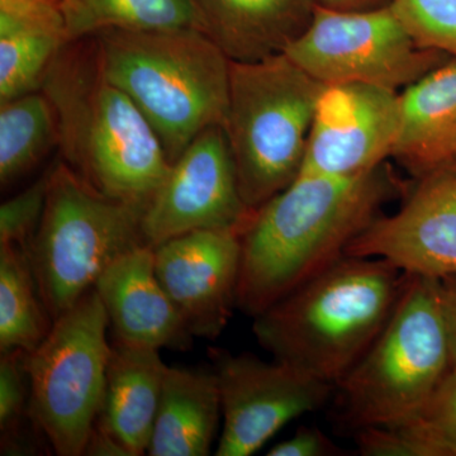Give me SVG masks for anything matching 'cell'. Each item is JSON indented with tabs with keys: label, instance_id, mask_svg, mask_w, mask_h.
Wrapping results in <instances>:
<instances>
[{
	"label": "cell",
	"instance_id": "6da1fadb",
	"mask_svg": "<svg viewBox=\"0 0 456 456\" xmlns=\"http://www.w3.org/2000/svg\"><path fill=\"white\" fill-rule=\"evenodd\" d=\"M399 189L382 165L358 175L294 180L240 235L237 308L254 318L330 268Z\"/></svg>",
	"mask_w": 456,
	"mask_h": 456
},
{
	"label": "cell",
	"instance_id": "7a4b0ae2",
	"mask_svg": "<svg viewBox=\"0 0 456 456\" xmlns=\"http://www.w3.org/2000/svg\"><path fill=\"white\" fill-rule=\"evenodd\" d=\"M41 90L55 110L62 161L104 196L146 211L171 164L139 108L104 75L92 37L62 47Z\"/></svg>",
	"mask_w": 456,
	"mask_h": 456
},
{
	"label": "cell",
	"instance_id": "3957f363",
	"mask_svg": "<svg viewBox=\"0 0 456 456\" xmlns=\"http://www.w3.org/2000/svg\"><path fill=\"white\" fill-rule=\"evenodd\" d=\"M407 274L380 257L347 256L254 317L277 362L336 386L395 310Z\"/></svg>",
	"mask_w": 456,
	"mask_h": 456
},
{
	"label": "cell",
	"instance_id": "277c9868",
	"mask_svg": "<svg viewBox=\"0 0 456 456\" xmlns=\"http://www.w3.org/2000/svg\"><path fill=\"white\" fill-rule=\"evenodd\" d=\"M104 75L132 99L175 163L226 117L231 60L200 29L90 36Z\"/></svg>",
	"mask_w": 456,
	"mask_h": 456
},
{
	"label": "cell",
	"instance_id": "5b68a950",
	"mask_svg": "<svg viewBox=\"0 0 456 456\" xmlns=\"http://www.w3.org/2000/svg\"><path fill=\"white\" fill-rule=\"evenodd\" d=\"M450 369L439 279L407 274L382 331L335 386L340 422L354 432L407 424L424 412Z\"/></svg>",
	"mask_w": 456,
	"mask_h": 456
},
{
	"label": "cell",
	"instance_id": "8992f818",
	"mask_svg": "<svg viewBox=\"0 0 456 456\" xmlns=\"http://www.w3.org/2000/svg\"><path fill=\"white\" fill-rule=\"evenodd\" d=\"M323 86L285 53L231 61L222 127L240 193L253 211L298 178Z\"/></svg>",
	"mask_w": 456,
	"mask_h": 456
},
{
	"label": "cell",
	"instance_id": "52a82bcc",
	"mask_svg": "<svg viewBox=\"0 0 456 456\" xmlns=\"http://www.w3.org/2000/svg\"><path fill=\"white\" fill-rule=\"evenodd\" d=\"M143 215L140 207L102 194L64 161L51 167L46 206L28 255L53 321L92 290L114 260L147 245Z\"/></svg>",
	"mask_w": 456,
	"mask_h": 456
},
{
	"label": "cell",
	"instance_id": "ba28073f",
	"mask_svg": "<svg viewBox=\"0 0 456 456\" xmlns=\"http://www.w3.org/2000/svg\"><path fill=\"white\" fill-rule=\"evenodd\" d=\"M108 326L107 312L93 288L27 353L32 419L56 455H84L106 388Z\"/></svg>",
	"mask_w": 456,
	"mask_h": 456
},
{
	"label": "cell",
	"instance_id": "9c48e42d",
	"mask_svg": "<svg viewBox=\"0 0 456 456\" xmlns=\"http://www.w3.org/2000/svg\"><path fill=\"white\" fill-rule=\"evenodd\" d=\"M285 55L323 86L367 83L397 92L450 59L419 46L391 5L342 12L317 4Z\"/></svg>",
	"mask_w": 456,
	"mask_h": 456
},
{
	"label": "cell",
	"instance_id": "30bf717a",
	"mask_svg": "<svg viewBox=\"0 0 456 456\" xmlns=\"http://www.w3.org/2000/svg\"><path fill=\"white\" fill-rule=\"evenodd\" d=\"M220 389L224 428L218 456H250L285 425L320 410L335 386L284 362L253 354L209 351Z\"/></svg>",
	"mask_w": 456,
	"mask_h": 456
},
{
	"label": "cell",
	"instance_id": "8fae6325",
	"mask_svg": "<svg viewBox=\"0 0 456 456\" xmlns=\"http://www.w3.org/2000/svg\"><path fill=\"white\" fill-rule=\"evenodd\" d=\"M254 212L240 193L224 127L212 126L171 164L143 215V239L155 248L191 231L242 232Z\"/></svg>",
	"mask_w": 456,
	"mask_h": 456
},
{
	"label": "cell",
	"instance_id": "7c38bea8",
	"mask_svg": "<svg viewBox=\"0 0 456 456\" xmlns=\"http://www.w3.org/2000/svg\"><path fill=\"white\" fill-rule=\"evenodd\" d=\"M399 93L367 83L323 86L314 108L299 176H353L391 158Z\"/></svg>",
	"mask_w": 456,
	"mask_h": 456
},
{
	"label": "cell",
	"instance_id": "4fadbf2b",
	"mask_svg": "<svg viewBox=\"0 0 456 456\" xmlns=\"http://www.w3.org/2000/svg\"><path fill=\"white\" fill-rule=\"evenodd\" d=\"M345 255L380 257L410 275H456V163L417 178L399 211L378 216Z\"/></svg>",
	"mask_w": 456,
	"mask_h": 456
},
{
	"label": "cell",
	"instance_id": "5bb4252c",
	"mask_svg": "<svg viewBox=\"0 0 456 456\" xmlns=\"http://www.w3.org/2000/svg\"><path fill=\"white\" fill-rule=\"evenodd\" d=\"M240 231H191L155 246V272L193 338L216 340L237 308Z\"/></svg>",
	"mask_w": 456,
	"mask_h": 456
},
{
	"label": "cell",
	"instance_id": "9a60e30c",
	"mask_svg": "<svg viewBox=\"0 0 456 456\" xmlns=\"http://www.w3.org/2000/svg\"><path fill=\"white\" fill-rule=\"evenodd\" d=\"M94 288L117 341L156 350L191 346L193 336L156 277L152 246H137L114 260Z\"/></svg>",
	"mask_w": 456,
	"mask_h": 456
},
{
	"label": "cell",
	"instance_id": "2e32d148",
	"mask_svg": "<svg viewBox=\"0 0 456 456\" xmlns=\"http://www.w3.org/2000/svg\"><path fill=\"white\" fill-rule=\"evenodd\" d=\"M391 158L415 178L456 163V57L399 94V125Z\"/></svg>",
	"mask_w": 456,
	"mask_h": 456
},
{
	"label": "cell",
	"instance_id": "e0dca14e",
	"mask_svg": "<svg viewBox=\"0 0 456 456\" xmlns=\"http://www.w3.org/2000/svg\"><path fill=\"white\" fill-rule=\"evenodd\" d=\"M204 33L231 61L285 53L311 25L316 0H196Z\"/></svg>",
	"mask_w": 456,
	"mask_h": 456
},
{
	"label": "cell",
	"instance_id": "ac0fdd59",
	"mask_svg": "<svg viewBox=\"0 0 456 456\" xmlns=\"http://www.w3.org/2000/svg\"><path fill=\"white\" fill-rule=\"evenodd\" d=\"M167 365L159 350L114 341L108 359L106 388L95 425L128 456L147 454Z\"/></svg>",
	"mask_w": 456,
	"mask_h": 456
},
{
	"label": "cell",
	"instance_id": "d6986e66",
	"mask_svg": "<svg viewBox=\"0 0 456 456\" xmlns=\"http://www.w3.org/2000/svg\"><path fill=\"white\" fill-rule=\"evenodd\" d=\"M222 419L215 371L170 368L165 373L150 456H206Z\"/></svg>",
	"mask_w": 456,
	"mask_h": 456
},
{
	"label": "cell",
	"instance_id": "ffe728a7",
	"mask_svg": "<svg viewBox=\"0 0 456 456\" xmlns=\"http://www.w3.org/2000/svg\"><path fill=\"white\" fill-rule=\"evenodd\" d=\"M61 8L70 41L107 29L204 32L196 0H62Z\"/></svg>",
	"mask_w": 456,
	"mask_h": 456
},
{
	"label": "cell",
	"instance_id": "44dd1931",
	"mask_svg": "<svg viewBox=\"0 0 456 456\" xmlns=\"http://www.w3.org/2000/svg\"><path fill=\"white\" fill-rule=\"evenodd\" d=\"M53 325L28 251L18 245L0 244V353H31Z\"/></svg>",
	"mask_w": 456,
	"mask_h": 456
},
{
	"label": "cell",
	"instance_id": "7402d4cb",
	"mask_svg": "<svg viewBox=\"0 0 456 456\" xmlns=\"http://www.w3.org/2000/svg\"><path fill=\"white\" fill-rule=\"evenodd\" d=\"M59 146L55 110L42 90L0 102V183L5 188Z\"/></svg>",
	"mask_w": 456,
	"mask_h": 456
},
{
	"label": "cell",
	"instance_id": "603a6c76",
	"mask_svg": "<svg viewBox=\"0 0 456 456\" xmlns=\"http://www.w3.org/2000/svg\"><path fill=\"white\" fill-rule=\"evenodd\" d=\"M66 33L0 13V102L40 90Z\"/></svg>",
	"mask_w": 456,
	"mask_h": 456
},
{
	"label": "cell",
	"instance_id": "cb8c5ba5",
	"mask_svg": "<svg viewBox=\"0 0 456 456\" xmlns=\"http://www.w3.org/2000/svg\"><path fill=\"white\" fill-rule=\"evenodd\" d=\"M26 356L27 351L9 350L0 358L2 455L37 454L41 440L46 441L31 416V383Z\"/></svg>",
	"mask_w": 456,
	"mask_h": 456
},
{
	"label": "cell",
	"instance_id": "d4e9b609",
	"mask_svg": "<svg viewBox=\"0 0 456 456\" xmlns=\"http://www.w3.org/2000/svg\"><path fill=\"white\" fill-rule=\"evenodd\" d=\"M395 428L416 444L421 456H456V365L445 375L424 412Z\"/></svg>",
	"mask_w": 456,
	"mask_h": 456
},
{
	"label": "cell",
	"instance_id": "484cf974",
	"mask_svg": "<svg viewBox=\"0 0 456 456\" xmlns=\"http://www.w3.org/2000/svg\"><path fill=\"white\" fill-rule=\"evenodd\" d=\"M389 5L419 46L456 57V0H392Z\"/></svg>",
	"mask_w": 456,
	"mask_h": 456
},
{
	"label": "cell",
	"instance_id": "4316f807",
	"mask_svg": "<svg viewBox=\"0 0 456 456\" xmlns=\"http://www.w3.org/2000/svg\"><path fill=\"white\" fill-rule=\"evenodd\" d=\"M50 174L51 167L31 187L2 204L0 244L18 245L29 250L46 206Z\"/></svg>",
	"mask_w": 456,
	"mask_h": 456
},
{
	"label": "cell",
	"instance_id": "83f0119b",
	"mask_svg": "<svg viewBox=\"0 0 456 456\" xmlns=\"http://www.w3.org/2000/svg\"><path fill=\"white\" fill-rule=\"evenodd\" d=\"M0 13L66 33L64 13L59 0H0ZM70 41V40H69Z\"/></svg>",
	"mask_w": 456,
	"mask_h": 456
},
{
	"label": "cell",
	"instance_id": "f1b7e54d",
	"mask_svg": "<svg viewBox=\"0 0 456 456\" xmlns=\"http://www.w3.org/2000/svg\"><path fill=\"white\" fill-rule=\"evenodd\" d=\"M338 448L322 431L302 426L289 439L281 441L269 450V456H334L341 455Z\"/></svg>",
	"mask_w": 456,
	"mask_h": 456
},
{
	"label": "cell",
	"instance_id": "f546056e",
	"mask_svg": "<svg viewBox=\"0 0 456 456\" xmlns=\"http://www.w3.org/2000/svg\"><path fill=\"white\" fill-rule=\"evenodd\" d=\"M441 314L448 336L450 362L456 365V275L439 279Z\"/></svg>",
	"mask_w": 456,
	"mask_h": 456
},
{
	"label": "cell",
	"instance_id": "4dcf8cb0",
	"mask_svg": "<svg viewBox=\"0 0 456 456\" xmlns=\"http://www.w3.org/2000/svg\"><path fill=\"white\" fill-rule=\"evenodd\" d=\"M84 455L89 456H128L127 452L106 431L94 426L86 443Z\"/></svg>",
	"mask_w": 456,
	"mask_h": 456
},
{
	"label": "cell",
	"instance_id": "1f68e13d",
	"mask_svg": "<svg viewBox=\"0 0 456 456\" xmlns=\"http://www.w3.org/2000/svg\"><path fill=\"white\" fill-rule=\"evenodd\" d=\"M316 2L321 7L334 9V11L355 12L386 7L391 4L392 0H316Z\"/></svg>",
	"mask_w": 456,
	"mask_h": 456
},
{
	"label": "cell",
	"instance_id": "d6a6232c",
	"mask_svg": "<svg viewBox=\"0 0 456 456\" xmlns=\"http://www.w3.org/2000/svg\"><path fill=\"white\" fill-rule=\"evenodd\" d=\"M59 2H60V3H61V2H62V0H59Z\"/></svg>",
	"mask_w": 456,
	"mask_h": 456
}]
</instances>
